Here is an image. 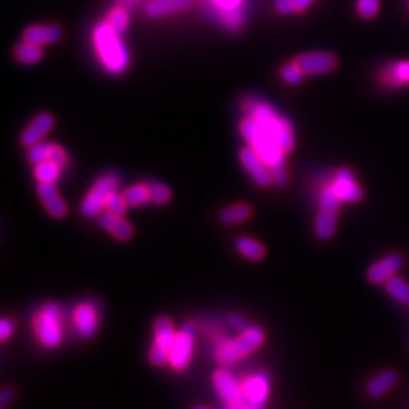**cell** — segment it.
Masks as SVG:
<instances>
[{
    "label": "cell",
    "instance_id": "obj_1",
    "mask_svg": "<svg viewBox=\"0 0 409 409\" xmlns=\"http://www.w3.org/2000/svg\"><path fill=\"white\" fill-rule=\"evenodd\" d=\"M240 132L244 138H246L247 145L252 147L273 170V182L277 186L286 185V182H288V173H286L284 150L262 131V127L250 116L241 120Z\"/></svg>",
    "mask_w": 409,
    "mask_h": 409
},
{
    "label": "cell",
    "instance_id": "obj_2",
    "mask_svg": "<svg viewBox=\"0 0 409 409\" xmlns=\"http://www.w3.org/2000/svg\"><path fill=\"white\" fill-rule=\"evenodd\" d=\"M244 110H246L247 116L252 117L285 153L291 152L294 147L293 125L284 116L276 112L275 108L260 97L250 96L244 100Z\"/></svg>",
    "mask_w": 409,
    "mask_h": 409
},
{
    "label": "cell",
    "instance_id": "obj_3",
    "mask_svg": "<svg viewBox=\"0 0 409 409\" xmlns=\"http://www.w3.org/2000/svg\"><path fill=\"white\" fill-rule=\"evenodd\" d=\"M95 46L103 67L112 75H120L127 69L131 56L120 34L103 21L95 29Z\"/></svg>",
    "mask_w": 409,
    "mask_h": 409
},
{
    "label": "cell",
    "instance_id": "obj_4",
    "mask_svg": "<svg viewBox=\"0 0 409 409\" xmlns=\"http://www.w3.org/2000/svg\"><path fill=\"white\" fill-rule=\"evenodd\" d=\"M264 341L262 329L256 326H250L247 331L241 332L238 338L232 341H227L225 344H220V347L215 351V358L220 364H232L235 361L241 360L243 356L252 354L255 349H258Z\"/></svg>",
    "mask_w": 409,
    "mask_h": 409
},
{
    "label": "cell",
    "instance_id": "obj_5",
    "mask_svg": "<svg viewBox=\"0 0 409 409\" xmlns=\"http://www.w3.org/2000/svg\"><path fill=\"white\" fill-rule=\"evenodd\" d=\"M34 331L45 347H56L62 340L61 310L56 303H47L34 317Z\"/></svg>",
    "mask_w": 409,
    "mask_h": 409
},
{
    "label": "cell",
    "instance_id": "obj_6",
    "mask_svg": "<svg viewBox=\"0 0 409 409\" xmlns=\"http://www.w3.org/2000/svg\"><path fill=\"white\" fill-rule=\"evenodd\" d=\"M119 182V176L114 173H106L99 177L81 203V212L84 217H99L103 208H106L108 197L112 191L117 190Z\"/></svg>",
    "mask_w": 409,
    "mask_h": 409
},
{
    "label": "cell",
    "instance_id": "obj_7",
    "mask_svg": "<svg viewBox=\"0 0 409 409\" xmlns=\"http://www.w3.org/2000/svg\"><path fill=\"white\" fill-rule=\"evenodd\" d=\"M155 341L153 346L150 349V362L156 367H162L164 364L169 362L170 349L173 346L175 341V329L173 323L166 315L158 317L155 320Z\"/></svg>",
    "mask_w": 409,
    "mask_h": 409
},
{
    "label": "cell",
    "instance_id": "obj_8",
    "mask_svg": "<svg viewBox=\"0 0 409 409\" xmlns=\"http://www.w3.org/2000/svg\"><path fill=\"white\" fill-rule=\"evenodd\" d=\"M195 334L196 329L191 323H186L181 329V332L176 334L173 346H171L169 355V362L173 370L182 371L188 365L191 360L193 344H195Z\"/></svg>",
    "mask_w": 409,
    "mask_h": 409
},
{
    "label": "cell",
    "instance_id": "obj_9",
    "mask_svg": "<svg viewBox=\"0 0 409 409\" xmlns=\"http://www.w3.org/2000/svg\"><path fill=\"white\" fill-rule=\"evenodd\" d=\"M212 382L227 409H241L247 404L241 385L236 384V380L229 371L217 370L212 376Z\"/></svg>",
    "mask_w": 409,
    "mask_h": 409
},
{
    "label": "cell",
    "instance_id": "obj_10",
    "mask_svg": "<svg viewBox=\"0 0 409 409\" xmlns=\"http://www.w3.org/2000/svg\"><path fill=\"white\" fill-rule=\"evenodd\" d=\"M240 162L260 186H269L273 184V170L250 146L244 147L240 152Z\"/></svg>",
    "mask_w": 409,
    "mask_h": 409
},
{
    "label": "cell",
    "instance_id": "obj_11",
    "mask_svg": "<svg viewBox=\"0 0 409 409\" xmlns=\"http://www.w3.org/2000/svg\"><path fill=\"white\" fill-rule=\"evenodd\" d=\"M296 64L305 75L319 76L331 73L336 67V58L329 52H310L297 56Z\"/></svg>",
    "mask_w": 409,
    "mask_h": 409
},
{
    "label": "cell",
    "instance_id": "obj_12",
    "mask_svg": "<svg viewBox=\"0 0 409 409\" xmlns=\"http://www.w3.org/2000/svg\"><path fill=\"white\" fill-rule=\"evenodd\" d=\"M332 188L336 193V196L341 199V202L356 203L362 199L361 186L355 182L354 173L349 169H340L334 176Z\"/></svg>",
    "mask_w": 409,
    "mask_h": 409
},
{
    "label": "cell",
    "instance_id": "obj_13",
    "mask_svg": "<svg viewBox=\"0 0 409 409\" xmlns=\"http://www.w3.org/2000/svg\"><path fill=\"white\" fill-rule=\"evenodd\" d=\"M405 258L400 253H391L384 256L382 260L375 262L367 271V277L371 284L379 285L385 284L388 279H391L396 273L404 267Z\"/></svg>",
    "mask_w": 409,
    "mask_h": 409
},
{
    "label": "cell",
    "instance_id": "obj_14",
    "mask_svg": "<svg viewBox=\"0 0 409 409\" xmlns=\"http://www.w3.org/2000/svg\"><path fill=\"white\" fill-rule=\"evenodd\" d=\"M53 123H55L53 117L50 116L49 112L38 114V116L27 125L25 131L21 132V136H20L21 145L26 147L37 145V142H40L50 131H52Z\"/></svg>",
    "mask_w": 409,
    "mask_h": 409
},
{
    "label": "cell",
    "instance_id": "obj_15",
    "mask_svg": "<svg viewBox=\"0 0 409 409\" xmlns=\"http://www.w3.org/2000/svg\"><path fill=\"white\" fill-rule=\"evenodd\" d=\"M241 388L247 404L261 408L269 396V376L265 373H258V375L244 380Z\"/></svg>",
    "mask_w": 409,
    "mask_h": 409
},
{
    "label": "cell",
    "instance_id": "obj_16",
    "mask_svg": "<svg viewBox=\"0 0 409 409\" xmlns=\"http://www.w3.org/2000/svg\"><path fill=\"white\" fill-rule=\"evenodd\" d=\"M62 38V29L58 25H34L23 32V41L37 46L55 45Z\"/></svg>",
    "mask_w": 409,
    "mask_h": 409
},
{
    "label": "cell",
    "instance_id": "obj_17",
    "mask_svg": "<svg viewBox=\"0 0 409 409\" xmlns=\"http://www.w3.org/2000/svg\"><path fill=\"white\" fill-rule=\"evenodd\" d=\"M37 191L49 215H52L53 219H61L66 215L67 205L60 196L58 190L55 188V184H38Z\"/></svg>",
    "mask_w": 409,
    "mask_h": 409
},
{
    "label": "cell",
    "instance_id": "obj_18",
    "mask_svg": "<svg viewBox=\"0 0 409 409\" xmlns=\"http://www.w3.org/2000/svg\"><path fill=\"white\" fill-rule=\"evenodd\" d=\"M75 326L81 336L90 338L97 331V312L90 303H81L75 310Z\"/></svg>",
    "mask_w": 409,
    "mask_h": 409
},
{
    "label": "cell",
    "instance_id": "obj_19",
    "mask_svg": "<svg viewBox=\"0 0 409 409\" xmlns=\"http://www.w3.org/2000/svg\"><path fill=\"white\" fill-rule=\"evenodd\" d=\"M380 81L393 88L405 87L409 84V61H396L380 71Z\"/></svg>",
    "mask_w": 409,
    "mask_h": 409
},
{
    "label": "cell",
    "instance_id": "obj_20",
    "mask_svg": "<svg viewBox=\"0 0 409 409\" xmlns=\"http://www.w3.org/2000/svg\"><path fill=\"white\" fill-rule=\"evenodd\" d=\"M193 0H150L146 5V14L152 18L171 16L182 10H186Z\"/></svg>",
    "mask_w": 409,
    "mask_h": 409
},
{
    "label": "cell",
    "instance_id": "obj_21",
    "mask_svg": "<svg viewBox=\"0 0 409 409\" xmlns=\"http://www.w3.org/2000/svg\"><path fill=\"white\" fill-rule=\"evenodd\" d=\"M397 384V375L393 370L379 373L367 384V391L371 397H380L388 393L394 385Z\"/></svg>",
    "mask_w": 409,
    "mask_h": 409
},
{
    "label": "cell",
    "instance_id": "obj_22",
    "mask_svg": "<svg viewBox=\"0 0 409 409\" xmlns=\"http://www.w3.org/2000/svg\"><path fill=\"white\" fill-rule=\"evenodd\" d=\"M336 229V212L320 210L315 217L314 231L320 240H329Z\"/></svg>",
    "mask_w": 409,
    "mask_h": 409
},
{
    "label": "cell",
    "instance_id": "obj_23",
    "mask_svg": "<svg viewBox=\"0 0 409 409\" xmlns=\"http://www.w3.org/2000/svg\"><path fill=\"white\" fill-rule=\"evenodd\" d=\"M250 215H252V208L246 203H236L225 208L220 212V221L223 225H236L246 221Z\"/></svg>",
    "mask_w": 409,
    "mask_h": 409
},
{
    "label": "cell",
    "instance_id": "obj_24",
    "mask_svg": "<svg viewBox=\"0 0 409 409\" xmlns=\"http://www.w3.org/2000/svg\"><path fill=\"white\" fill-rule=\"evenodd\" d=\"M14 58H16L20 64H25V66L37 64L42 58V49L41 46L23 41L14 49Z\"/></svg>",
    "mask_w": 409,
    "mask_h": 409
},
{
    "label": "cell",
    "instance_id": "obj_25",
    "mask_svg": "<svg viewBox=\"0 0 409 409\" xmlns=\"http://www.w3.org/2000/svg\"><path fill=\"white\" fill-rule=\"evenodd\" d=\"M235 249L238 250V253L249 258V260L252 261H260L265 255V249L262 244L249 238V236H241V238L236 240Z\"/></svg>",
    "mask_w": 409,
    "mask_h": 409
},
{
    "label": "cell",
    "instance_id": "obj_26",
    "mask_svg": "<svg viewBox=\"0 0 409 409\" xmlns=\"http://www.w3.org/2000/svg\"><path fill=\"white\" fill-rule=\"evenodd\" d=\"M62 167L52 160H47L45 162H40L35 166V177L40 184H55L60 179Z\"/></svg>",
    "mask_w": 409,
    "mask_h": 409
},
{
    "label": "cell",
    "instance_id": "obj_27",
    "mask_svg": "<svg viewBox=\"0 0 409 409\" xmlns=\"http://www.w3.org/2000/svg\"><path fill=\"white\" fill-rule=\"evenodd\" d=\"M385 288H386V293H388L394 300H397L400 303L409 305V285L408 282L404 281V279L393 276L385 282Z\"/></svg>",
    "mask_w": 409,
    "mask_h": 409
},
{
    "label": "cell",
    "instance_id": "obj_28",
    "mask_svg": "<svg viewBox=\"0 0 409 409\" xmlns=\"http://www.w3.org/2000/svg\"><path fill=\"white\" fill-rule=\"evenodd\" d=\"M123 197L126 200L127 206H141L150 202V195L146 184L129 186V188L123 193Z\"/></svg>",
    "mask_w": 409,
    "mask_h": 409
},
{
    "label": "cell",
    "instance_id": "obj_29",
    "mask_svg": "<svg viewBox=\"0 0 409 409\" xmlns=\"http://www.w3.org/2000/svg\"><path fill=\"white\" fill-rule=\"evenodd\" d=\"M147 188H149V195H150V202L155 205H166L170 202L171 199V191L166 184H162L160 181H150L146 182Z\"/></svg>",
    "mask_w": 409,
    "mask_h": 409
},
{
    "label": "cell",
    "instance_id": "obj_30",
    "mask_svg": "<svg viewBox=\"0 0 409 409\" xmlns=\"http://www.w3.org/2000/svg\"><path fill=\"white\" fill-rule=\"evenodd\" d=\"M53 147H55V145L40 141V142H37V145L31 146L29 150H27V160H29L34 166H37V164H40V162H45V161L50 160V156H52Z\"/></svg>",
    "mask_w": 409,
    "mask_h": 409
},
{
    "label": "cell",
    "instance_id": "obj_31",
    "mask_svg": "<svg viewBox=\"0 0 409 409\" xmlns=\"http://www.w3.org/2000/svg\"><path fill=\"white\" fill-rule=\"evenodd\" d=\"M129 20H131L129 12L125 8H121V6H117V8H114L110 12V16L106 18V23L121 35V32H125L126 27L129 26Z\"/></svg>",
    "mask_w": 409,
    "mask_h": 409
},
{
    "label": "cell",
    "instance_id": "obj_32",
    "mask_svg": "<svg viewBox=\"0 0 409 409\" xmlns=\"http://www.w3.org/2000/svg\"><path fill=\"white\" fill-rule=\"evenodd\" d=\"M340 205H341V199L336 196V193L334 191L332 186H326V188H323V191L320 193V200H319L320 210L338 212Z\"/></svg>",
    "mask_w": 409,
    "mask_h": 409
},
{
    "label": "cell",
    "instance_id": "obj_33",
    "mask_svg": "<svg viewBox=\"0 0 409 409\" xmlns=\"http://www.w3.org/2000/svg\"><path fill=\"white\" fill-rule=\"evenodd\" d=\"M303 75L305 73L302 71V69L297 66L296 61L285 64V66L281 69V76L284 79V82L288 85H299L303 81Z\"/></svg>",
    "mask_w": 409,
    "mask_h": 409
},
{
    "label": "cell",
    "instance_id": "obj_34",
    "mask_svg": "<svg viewBox=\"0 0 409 409\" xmlns=\"http://www.w3.org/2000/svg\"><path fill=\"white\" fill-rule=\"evenodd\" d=\"M106 210L112 212L114 215H117V217H125L126 210H127V203L125 197L119 195L117 190L112 191L110 197L106 200Z\"/></svg>",
    "mask_w": 409,
    "mask_h": 409
},
{
    "label": "cell",
    "instance_id": "obj_35",
    "mask_svg": "<svg viewBox=\"0 0 409 409\" xmlns=\"http://www.w3.org/2000/svg\"><path fill=\"white\" fill-rule=\"evenodd\" d=\"M110 232L114 238H117L120 241H126L134 235V229L123 217H117L116 221L112 223Z\"/></svg>",
    "mask_w": 409,
    "mask_h": 409
},
{
    "label": "cell",
    "instance_id": "obj_36",
    "mask_svg": "<svg viewBox=\"0 0 409 409\" xmlns=\"http://www.w3.org/2000/svg\"><path fill=\"white\" fill-rule=\"evenodd\" d=\"M356 11L362 18H373L379 11V0H356Z\"/></svg>",
    "mask_w": 409,
    "mask_h": 409
},
{
    "label": "cell",
    "instance_id": "obj_37",
    "mask_svg": "<svg viewBox=\"0 0 409 409\" xmlns=\"http://www.w3.org/2000/svg\"><path fill=\"white\" fill-rule=\"evenodd\" d=\"M227 321H229V325H231L235 329V331H238V332L247 331V329L250 327L249 321L244 317H241V315H238V314H229L227 315Z\"/></svg>",
    "mask_w": 409,
    "mask_h": 409
},
{
    "label": "cell",
    "instance_id": "obj_38",
    "mask_svg": "<svg viewBox=\"0 0 409 409\" xmlns=\"http://www.w3.org/2000/svg\"><path fill=\"white\" fill-rule=\"evenodd\" d=\"M275 10L282 16H286V14L296 11V5H294V0H275Z\"/></svg>",
    "mask_w": 409,
    "mask_h": 409
},
{
    "label": "cell",
    "instance_id": "obj_39",
    "mask_svg": "<svg viewBox=\"0 0 409 409\" xmlns=\"http://www.w3.org/2000/svg\"><path fill=\"white\" fill-rule=\"evenodd\" d=\"M116 219H117V215H114L112 212H110V211L106 210V212H102L97 217V223H99L100 227L110 232V229H111L114 221H116Z\"/></svg>",
    "mask_w": 409,
    "mask_h": 409
},
{
    "label": "cell",
    "instance_id": "obj_40",
    "mask_svg": "<svg viewBox=\"0 0 409 409\" xmlns=\"http://www.w3.org/2000/svg\"><path fill=\"white\" fill-rule=\"evenodd\" d=\"M50 160L55 161L56 164H58L60 167H66L67 162H69V158H67V153L66 150H64L62 147L60 146H55L53 147V152H52V156H50Z\"/></svg>",
    "mask_w": 409,
    "mask_h": 409
},
{
    "label": "cell",
    "instance_id": "obj_41",
    "mask_svg": "<svg viewBox=\"0 0 409 409\" xmlns=\"http://www.w3.org/2000/svg\"><path fill=\"white\" fill-rule=\"evenodd\" d=\"M12 329H14V323L8 319H3L0 321V340L6 341L11 336L12 334Z\"/></svg>",
    "mask_w": 409,
    "mask_h": 409
},
{
    "label": "cell",
    "instance_id": "obj_42",
    "mask_svg": "<svg viewBox=\"0 0 409 409\" xmlns=\"http://www.w3.org/2000/svg\"><path fill=\"white\" fill-rule=\"evenodd\" d=\"M243 0H215L221 10L223 11H232V10H238V6L241 5Z\"/></svg>",
    "mask_w": 409,
    "mask_h": 409
},
{
    "label": "cell",
    "instance_id": "obj_43",
    "mask_svg": "<svg viewBox=\"0 0 409 409\" xmlns=\"http://www.w3.org/2000/svg\"><path fill=\"white\" fill-rule=\"evenodd\" d=\"M14 399V390L12 388H5L2 391V394H0V406L5 408L6 405H8V401Z\"/></svg>",
    "mask_w": 409,
    "mask_h": 409
},
{
    "label": "cell",
    "instance_id": "obj_44",
    "mask_svg": "<svg viewBox=\"0 0 409 409\" xmlns=\"http://www.w3.org/2000/svg\"><path fill=\"white\" fill-rule=\"evenodd\" d=\"M314 2H317V0H294V5H296L297 12H303L310 8Z\"/></svg>",
    "mask_w": 409,
    "mask_h": 409
},
{
    "label": "cell",
    "instance_id": "obj_45",
    "mask_svg": "<svg viewBox=\"0 0 409 409\" xmlns=\"http://www.w3.org/2000/svg\"><path fill=\"white\" fill-rule=\"evenodd\" d=\"M241 409H258V408L253 406V405H250V404H246V405H244Z\"/></svg>",
    "mask_w": 409,
    "mask_h": 409
},
{
    "label": "cell",
    "instance_id": "obj_46",
    "mask_svg": "<svg viewBox=\"0 0 409 409\" xmlns=\"http://www.w3.org/2000/svg\"><path fill=\"white\" fill-rule=\"evenodd\" d=\"M196 409H203V408H196Z\"/></svg>",
    "mask_w": 409,
    "mask_h": 409
},
{
    "label": "cell",
    "instance_id": "obj_47",
    "mask_svg": "<svg viewBox=\"0 0 409 409\" xmlns=\"http://www.w3.org/2000/svg\"><path fill=\"white\" fill-rule=\"evenodd\" d=\"M408 6H409V0H408Z\"/></svg>",
    "mask_w": 409,
    "mask_h": 409
}]
</instances>
